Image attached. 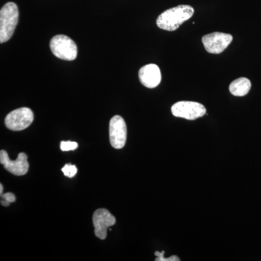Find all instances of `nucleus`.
I'll use <instances>...</instances> for the list:
<instances>
[{"label": "nucleus", "mask_w": 261, "mask_h": 261, "mask_svg": "<svg viewBox=\"0 0 261 261\" xmlns=\"http://www.w3.org/2000/svg\"><path fill=\"white\" fill-rule=\"evenodd\" d=\"M194 13L195 10L190 5H178L161 13L156 23L160 29L173 32L179 28L184 22L191 18Z\"/></svg>", "instance_id": "obj_1"}, {"label": "nucleus", "mask_w": 261, "mask_h": 261, "mask_svg": "<svg viewBox=\"0 0 261 261\" xmlns=\"http://www.w3.org/2000/svg\"><path fill=\"white\" fill-rule=\"evenodd\" d=\"M19 18L18 6L8 3L0 10V43H5L13 36Z\"/></svg>", "instance_id": "obj_2"}, {"label": "nucleus", "mask_w": 261, "mask_h": 261, "mask_svg": "<svg viewBox=\"0 0 261 261\" xmlns=\"http://www.w3.org/2000/svg\"><path fill=\"white\" fill-rule=\"evenodd\" d=\"M49 46L53 55L64 61H73L78 54L76 44L67 36H55L51 39Z\"/></svg>", "instance_id": "obj_3"}, {"label": "nucleus", "mask_w": 261, "mask_h": 261, "mask_svg": "<svg viewBox=\"0 0 261 261\" xmlns=\"http://www.w3.org/2000/svg\"><path fill=\"white\" fill-rule=\"evenodd\" d=\"M206 112L207 111L203 105L191 101H180L171 107V113L173 116L190 121L205 116Z\"/></svg>", "instance_id": "obj_4"}, {"label": "nucleus", "mask_w": 261, "mask_h": 261, "mask_svg": "<svg viewBox=\"0 0 261 261\" xmlns=\"http://www.w3.org/2000/svg\"><path fill=\"white\" fill-rule=\"evenodd\" d=\"M34 121V113L28 108H20L10 112L5 120V126L12 130H22L28 128Z\"/></svg>", "instance_id": "obj_5"}, {"label": "nucleus", "mask_w": 261, "mask_h": 261, "mask_svg": "<svg viewBox=\"0 0 261 261\" xmlns=\"http://www.w3.org/2000/svg\"><path fill=\"white\" fill-rule=\"evenodd\" d=\"M232 40L233 37L231 34L221 32L207 34L202 39L205 50L211 54H220L222 53L231 44Z\"/></svg>", "instance_id": "obj_6"}, {"label": "nucleus", "mask_w": 261, "mask_h": 261, "mask_svg": "<svg viewBox=\"0 0 261 261\" xmlns=\"http://www.w3.org/2000/svg\"><path fill=\"white\" fill-rule=\"evenodd\" d=\"M109 137L113 148L122 149L126 145V124L121 116H115L111 118L109 125Z\"/></svg>", "instance_id": "obj_7"}, {"label": "nucleus", "mask_w": 261, "mask_h": 261, "mask_svg": "<svg viewBox=\"0 0 261 261\" xmlns=\"http://www.w3.org/2000/svg\"><path fill=\"white\" fill-rule=\"evenodd\" d=\"M27 159V154L20 152L15 161H11L6 151L3 149L0 151V163L7 171L15 176H23L28 172L29 164Z\"/></svg>", "instance_id": "obj_8"}, {"label": "nucleus", "mask_w": 261, "mask_h": 261, "mask_svg": "<svg viewBox=\"0 0 261 261\" xmlns=\"http://www.w3.org/2000/svg\"><path fill=\"white\" fill-rule=\"evenodd\" d=\"M116 218L106 209H98L94 213V233L97 238L105 240L107 238L108 228L114 226Z\"/></svg>", "instance_id": "obj_9"}, {"label": "nucleus", "mask_w": 261, "mask_h": 261, "mask_svg": "<svg viewBox=\"0 0 261 261\" xmlns=\"http://www.w3.org/2000/svg\"><path fill=\"white\" fill-rule=\"evenodd\" d=\"M139 79L142 85L147 88H155L162 80L161 70L155 64H148L140 68Z\"/></svg>", "instance_id": "obj_10"}, {"label": "nucleus", "mask_w": 261, "mask_h": 261, "mask_svg": "<svg viewBox=\"0 0 261 261\" xmlns=\"http://www.w3.org/2000/svg\"><path fill=\"white\" fill-rule=\"evenodd\" d=\"M251 82L248 79L241 77L233 81L229 85V92L236 97H243L250 92Z\"/></svg>", "instance_id": "obj_11"}, {"label": "nucleus", "mask_w": 261, "mask_h": 261, "mask_svg": "<svg viewBox=\"0 0 261 261\" xmlns=\"http://www.w3.org/2000/svg\"><path fill=\"white\" fill-rule=\"evenodd\" d=\"M62 171L67 177L73 178L76 174L78 169L74 165L66 164L62 168Z\"/></svg>", "instance_id": "obj_12"}, {"label": "nucleus", "mask_w": 261, "mask_h": 261, "mask_svg": "<svg viewBox=\"0 0 261 261\" xmlns=\"http://www.w3.org/2000/svg\"><path fill=\"white\" fill-rule=\"evenodd\" d=\"M78 147L79 145L77 142H71V141H63L61 143V149L63 152L75 150Z\"/></svg>", "instance_id": "obj_13"}, {"label": "nucleus", "mask_w": 261, "mask_h": 261, "mask_svg": "<svg viewBox=\"0 0 261 261\" xmlns=\"http://www.w3.org/2000/svg\"><path fill=\"white\" fill-rule=\"evenodd\" d=\"M165 252L162 251L160 252L159 251H156L154 252V255L157 257V258L155 259L156 261H180L179 257L176 256V255H172V256L169 257H164Z\"/></svg>", "instance_id": "obj_14"}, {"label": "nucleus", "mask_w": 261, "mask_h": 261, "mask_svg": "<svg viewBox=\"0 0 261 261\" xmlns=\"http://www.w3.org/2000/svg\"><path fill=\"white\" fill-rule=\"evenodd\" d=\"M1 197L4 199L5 200L9 202L10 203L15 202V196L14 194L11 193V192L3 194V195H1Z\"/></svg>", "instance_id": "obj_15"}, {"label": "nucleus", "mask_w": 261, "mask_h": 261, "mask_svg": "<svg viewBox=\"0 0 261 261\" xmlns=\"http://www.w3.org/2000/svg\"><path fill=\"white\" fill-rule=\"evenodd\" d=\"M1 204L2 205L5 206V207H8V206H10V203L9 202H8V201L6 200H1Z\"/></svg>", "instance_id": "obj_16"}, {"label": "nucleus", "mask_w": 261, "mask_h": 261, "mask_svg": "<svg viewBox=\"0 0 261 261\" xmlns=\"http://www.w3.org/2000/svg\"><path fill=\"white\" fill-rule=\"evenodd\" d=\"M3 194V185H0V195Z\"/></svg>", "instance_id": "obj_17"}]
</instances>
